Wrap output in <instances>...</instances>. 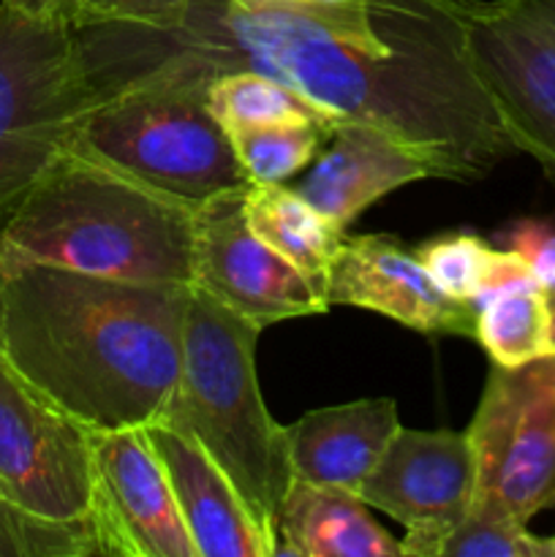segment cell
Here are the masks:
<instances>
[{
	"mask_svg": "<svg viewBox=\"0 0 555 557\" xmlns=\"http://www.w3.org/2000/svg\"><path fill=\"white\" fill-rule=\"evenodd\" d=\"M0 557H101L96 522H54L0 500Z\"/></svg>",
	"mask_w": 555,
	"mask_h": 557,
	"instance_id": "cell-22",
	"label": "cell"
},
{
	"mask_svg": "<svg viewBox=\"0 0 555 557\" xmlns=\"http://www.w3.org/2000/svg\"><path fill=\"white\" fill-rule=\"evenodd\" d=\"M506 248L515 250L542 288H555V223L522 218L504 232Z\"/></svg>",
	"mask_w": 555,
	"mask_h": 557,
	"instance_id": "cell-26",
	"label": "cell"
},
{
	"mask_svg": "<svg viewBox=\"0 0 555 557\" xmlns=\"http://www.w3.org/2000/svg\"><path fill=\"white\" fill-rule=\"evenodd\" d=\"M261 326L190 286L183 368L161 422L190 435L221 466L278 542V511L292 484L283 424L270 417L256 373Z\"/></svg>",
	"mask_w": 555,
	"mask_h": 557,
	"instance_id": "cell-4",
	"label": "cell"
},
{
	"mask_svg": "<svg viewBox=\"0 0 555 557\" xmlns=\"http://www.w3.org/2000/svg\"><path fill=\"white\" fill-rule=\"evenodd\" d=\"M414 253H417L419 264L428 270V275L433 277L435 286L444 288L449 297L477 308V299L488 283L490 267H493L498 248H493L471 232H455L417 245Z\"/></svg>",
	"mask_w": 555,
	"mask_h": 557,
	"instance_id": "cell-24",
	"label": "cell"
},
{
	"mask_svg": "<svg viewBox=\"0 0 555 557\" xmlns=\"http://www.w3.org/2000/svg\"><path fill=\"white\" fill-rule=\"evenodd\" d=\"M539 557H555V536L539 539Z\"/></svg>",
	"mask_w": 555,
	"mask_h": 557,
	"instance_id": "cell-30",
	"label": "cell"
},
{
	"mask_svg": "<svg viewBox=\"0 0 555 557\" xmlns=\"http://www.w3.org/2000/svg\"><path fill=\"white\" fill-rule=\"evenodd\" d=\"M199 557H272L275 539L261 528L232 479L190 435L166 422L145 428Z\"/></svg>",
	"mask_w": 555,
	"mask_h": 557,
	"instance_id": "cell-14",
	"label": "cell"
},
{
	"mask_svg": "<svg viewBox=\"0 0 555 557\" xmlns=\"http://www.w3.org/2000/svg\"><path fill=\"white\" fill-rule=\"evenodd\" d=\"M473 341L501 368H522L550 351V315L539 283L504 288L477 305Z\"/></svg>",
	"mask_w": 555,
	"mask_h": 557,
	"instance_id": "cell-19",
	"label": "cell"
},
{
	"mask_svg": "<svg viewBox=\"0 0 555 557\" xmlns=\"http://www.w3.org/2000/svg\"><path fill=\"white\" fill-rule=\"evenodd\" d=\"M0 332H3V292H0Z\"/></svg>",
	"mask_w": 555,
	"mask_h": 557,
	"instance_id": "cell-31",
	"label": "cell"
},
{
	"mask_svg": "<svg viewBox=\"0 0 555 557\" xmlns=\"http://www.w3.org/2000/svg\"><path fill=\"white\" fill-rule=\"evenodd\" d=\"M243 207L256 237L292 261L326 299V277L341 253L346 228L335 226L297 188L283 183H250Z\"/></svg>",
	"mask_w": 555,
	"mask_h": 557,
	"instance_id": "cell-18",
	"label": "cell"
},
{
	"mask_svg": "<svg viewBox=\"0 0 555 557\" xmlns=\"http://www.w3.org/2000/svg\"><path fill=\"white\" fill-rule=\"evenodd\" d=\"M190 0H74V27L145 25L174 27L185 20Z\"/></svg>",
	"mask_w": 555,
	"mask_h": 557,
	"instance_id": "cell-25",
	"label": "cell"
},
{
	"mask_svg": "<svg viewBox=\"0 0 555 557\" xmlns=\"http://www.w3.org/2000/svg\"><path fill=\"white\" fill-rule=\"evenodd\" d=\"M74 150L190 207L250 185L205 92L166 79L98 92Z\"/></svg>",
	"mask_w": 555,
	"mask_h": 557,
	"instance_id": "cell-5",
	"label": "cell"
},
{
	"mask_svg": "<svg viewBox=\"0 0 555 557\" xmlns=\"http://www.w3.org/2000/svg\"><path fill=\"white\" fill-rule=\"evenodd\" d=\"M477 466L468 433L400 428L359 498L406 528L403 557H439L441 542L468 515Z\"/></svg>",
	"mask_w": 555,
	"mask_h": 557,
	"instance_id": "cell-11",
	"label": "cell"
},
{
	"mask_svg": "<svg viewBox=\"0 0 555 557\" xmlns=\"http://www.w3.org/2000/svg\"><path fill=\"white\" fill-rule=\"evenodd\" d=\"M250 183H283L316 161L326 131L313 120L292 117L226 131Z\"/></svg>",
	"mask_w": 555,
	"mask_h": 557,
	"instance_id": "cell-21",
	"label": "cell"
},
{
	"mask_svg": "<svg viewBox=\"0 0 555 557\" xmlns=\"http://www.w3.org/2000/svg\"><path fill=\"white\" fill-rule=\"evenodd\" d=\"M0 3L36 20H60L74 25V0H0Z\"/></svg>",
	"mask_w": 555,
	"mask_h": 557,
	"instance_id": "cell-28",
	"label": "cell"
},
{
	"mask_svg": "<svg viewBox=\"0 0 555 557\" xmlns=\"http://www.w3.org/2000/svg\"><path fill=\"white\" fill-rule=\"evenodd\" d=\"M294 5L316 11V14L332 16V20H368L370 16V0H288Z\"/></svg>",
	"mask_w": 555,
	"mask_h": 557,
	"instance_id": "cell-27",
	"label": "cell"
},
{
	"mask_svg": "<svg viewBox=\"0 0 555 557\" xmlns=\"http://www.w3.org/2000/svg\"><path fill=\"white\" fill-rule=\"evenodd\" d=\"M0 500L54 522L92 520V430L0 351Z\"/></svg>",
	"mask_w": 555,
	"mask_h": 557,
	"instance_id": "cell-9",
	"label": "cell"
},
{
	"mask_svg": "<svg viewBox=\"0 0 555 557\" xmlns=\"http://www.w3.org/2000/svg\"><path fill=\"white\" fill-rule=\"evenodd\" d=\"M92 455L101 557H199L145 428L92 433Z\"/></svg>",
	"mask_w": 555,
	"mask_h": 557,
	"instance_id": "cell-12",
	"label": "cell"
},
{
	"mask_svg": "<svg viewBox=\"0 0 555 557\" xmlns=\"http://www.w3.org/2000/svg\"><path fill=\"white\" fill-rule=\"evenodd\" d=\"M96 101L76 27L0 3V237Z\"/></svg>",
	"mask_w": 555,
	"mask_h": 557,
	"instance_id": "cell-6",
	"label": "cell"
},
{
	"mask_svg": "<svg viewBox=\"0 0 555 557\" xmlns=\"http://www.w3.org/2000/svg\"><path fill=\"white\" fill-rule=\"evenodd\" d=\"M400 428L392 397L316 408L283 428L292 476L359 495Z\"/></svg>",
	"mask_w": 555,
	"mask_h": 557,
	"instance_id": "cell-16",
	"label": "cell"
},
{
	"mask_svg": "<svg viewBox=\"0 0 555 557\" xmlns=\"http://www.w3.org/2000/svg\"><path fill=\"white\" fill-rule=\"evenodd\" d=\"M462 30L515 150L555 180V0H468Z\"/></svg>",
	"mask_w": 555,
	"mask_h": 557,
	"instance_id": "cell-7",
	"label": "cell"
},
{
	"mask_svg": "<svg viewBox=\"0 0 555 557\" xmlns=\"http://www.w3.org/2000/svg\"><path fill=\"white\" fill-rule=\"evenodd\" d=\"M428 177L435 169L422 152L379 125L346 120L326 136L297 190L335 226L348 228L386 194Z\"/></svg>",
	"mask_w": 555,
	"mask_h": 557,
	"instance_id": "cell-15",
	"label": "cell"
},
{
	"mask_svg": "<svg viewBox=\"0 0 555 557\" xmlns=\"http://www.w3.org/2000/svg\"><path fill=\"white\" fill-rule=\"evenodd\" d=\"M544 302L550 315V351L555 354V288H544Z\"/></svg>",
	"mask_w": 555,
	"mask_h": 557,
	"instance_id": "cell-29",
	"label": "cell"
},
{
	"mask_svg": "<svg viewBox=\"0 0 555 557\" xmlns=\"http://www.w3.org/2000/svg\"><path fill=\"white\" fill-rule=\"evenodd\" d=\"M196 210L71 147L0 237V272L27 264L190 286Z\"/></svg>",
	"mask_w": 555,
	"mask_h": 557,
	"instance_id": "cell-3",
	"label": "cell"
},
{
	"mask_svg": "<svg viewBox=\"0 0 555 557\" xmlns=\"http://www.w3.org/2000/svg\"><path fill=\"white\" fill-rule=\"evenodd\" d=\"M243 194L232 190L196 210L190 286L261 330L326 313L330 302L319 288L256 237L245 218Z\"/></svg>",
	"mask_w": 555,
	"mask_h": 557,
	"instance_id": "cell-10",
	"label": "cell"
},
{
	"mask_svg": "<svg viewBox=\"0 0 555 557\" xmlns=\"http://www.w3.org/2000/svg\"><path fill=\"white\" fill-rule=\"evenodd\" d=\"M477 495L520 522L555 506V354L522 368L490 364L468 424Z\"/></svg>",
	"mask_w": 555,
	"mask_h": 557,
	"instance_id": "cell-8",
	"label": "cell"
},
{
	"mask_svg": "<svg viewBox=\"0 0 555 557\" xmlns=\"http://www.w3.org/2000/svg\"><path fill=\"white\" fill-rule=\"evenodd\" d=\"M0 351L92 433L161 422L183 368L190 286L82 275L47 264L0 272Z\"/></svg>",
	"mask_w": 555,
	"mask_h": 557,
	"instance_id": "cell-2",
	"label": "cell"
},
{
	"mask_svg": "<svg viewBox=\"0 0 555 557\" xmlns=\"http://www.w3.org/2000/svg\"><path fill=\"white\" fill-rule=\"evenodd\" d=\"M468 0H370L332 20L288 0H190L174 27H76L96 92L134 79L196 87L229 71L283 82L337 123H368L422 152L441 180H482L515 156L466 49Z\"/></svg>",
	"mask_w": 555,
	"mask_h": 557,
	"instance_id": "cell-1",
	"label": "cell"
},
{
	"mask_svg": "<svg viewBox=\"0 0 555 557\" xmlns=\"http://www.w3.org/2000/svg\"><path fill=\"white\" fill-rule=\"evenodd\" d=\"M326 302L373 310L422 335L471 337L477 308L449 297L419 264L417 253L386 234L343 239L326 277Z\"/></svg>",
	"mask_w": 555,
	"mask_h": 557,
	"instance_id": "cell-13",
	"label": "cell"
},
{
	"mask_svg": "<svg viewBox=\"0 0 555 557\" xmlns=\"http://www.w3.org/2000/svg\"><path fill=\"white\" fill-rule=\"evenodd\" d=\"M272 557H403V547L357 493L292 479Z\"/></svg>",
	"mask_w": 555,
	"mask_h": 557,
	"instance_id": "cell-17",
	"label": "cell"
},
{
	"mask_svg": "<svg viewBox=\"0 0 555 557\" xmlns=\"http://www.w3.org/2000/svg\"><path fill=\"white\" fill-rule=\"evenodd\" d=\"M439 557H539V536L490 498H473L468 515L441 542Z\"/></svg>",
	"mask_w": 555,
	"mask_h": 557,
	"instance_id": "cell-23",
	"label": "cell"
},
{
	"mask_svg": "<svg viewBox=\"0 0 555 557\" xmlns=\"http://www.w3.org/2000/svg\"><path fill=\"white\" fill-rule=\"evenodd\" d=\"M205 101L223 131L292 117L313 120L326 131V136L337 128L335 117L321 112L316 103H310L288 85L259 71H229V74L215 76L207 85Z\"/></svg>",
	"mask_w": 555,
	"mask_h": 557,
	"instance_id": "cell-20",
	"label": "cell"
}]
</instances>
